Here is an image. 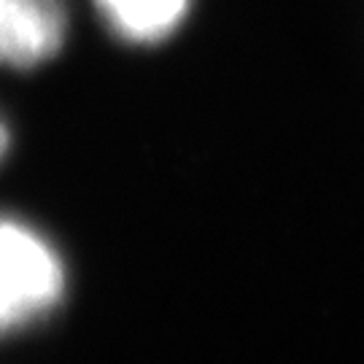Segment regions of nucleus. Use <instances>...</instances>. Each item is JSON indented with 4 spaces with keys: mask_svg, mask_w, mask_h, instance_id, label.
Returning <instances> with one entry per match:
<instances>
[{
    "mask_svg": "<svg viewBox=\"0 0 364 364\" xmlns=\"http://www.w3.org/2000/svg\"><path fill=\"white\" fill-rule=\"evenodd\" d=\"M65 30L60 0H0V65H43L63 49Z\"/></svg>",
    "mask_w": 364,
    "mask_h": 364,
    "instance_id": "nucleus-2",
    "label": "nucleus"
},
{
    "mask_svg": "<svg viewBox=\"0 0 364 364\" xmlns=\"http://www.w3.org/2000/svg\"><path fill=\"white\" fill-rule=\"evenodd\" d=\"M108 27L132 43H154L170 36L189 0H95Z\"/></svg>",
    "mask_w": 364,
    "mask_h": 364,
    "instance_id": "nucleus-3",
    "label": "nucleus"
},
{
    "mask_svg": "<svg viewBox=\"0 0 364 364\" xmlns=\"http://www.w3.org/2000/svg\"><path fill=\"white\" fill-rule=\"evenodd\" d=\"M65 291L63 262L38 232L0 219V332L49 313Z\"/></svg>",
    "mask_w": 364,
    "mask_h": 364,
    "instance_id": "nucleus-1",
    "label": "nucleus"
},
{
    "mask_svg": "<svg viewBox=\"0 0 364 364\" xmlns=\"http://www.w3.org/2000/svg\"><path fill=\"white\" fill-rule=\"evenodd\" d=\"M6 149H9V130L0 124V156L6 154Z\"/></svg>",
    "mask_w": 364,
    "mask_h": 364,
    "instance_id": "nucleus-4",
    "label": "nucleus"
}]
</instances>
